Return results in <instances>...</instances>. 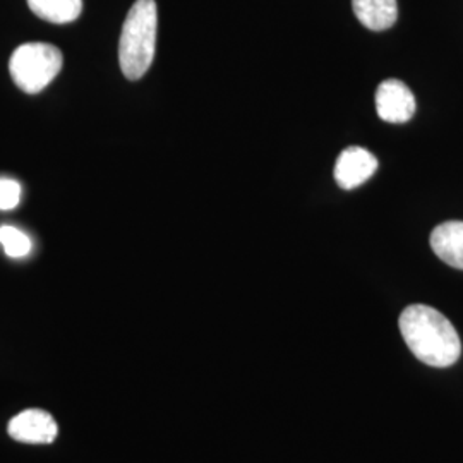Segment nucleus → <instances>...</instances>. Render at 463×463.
Segmentation results:
<instances>
[{
	"instance_id": "obj_1",
	"label": "nucleus",
	"mask_w": 463,
	"mask_h": 463,
	"mask_svg": "<svg viewBox=\"0 0 463 463\" xmlns=\"http://www.w3.org/2000/svg\"><path fill=\"white\" fill-rule=\"evenodd\" d=\"M402 336L415 357L430 367H449L460 359L462 342L447 316L424 304L409 306L398 319Z\"/></svg>"
},
{
	"instance_id": "obj_2",
	"label": "nucleus",
	"mask_w": 463,
	"mask_h": 463,
	"mask_svg": "<svg viewBox=\"0 0 463 463\" xmlns=\"http://www.w3.org/2000/svg\"><path fill=\"white\" fill-rule=\"evenodd\" d=\"M158 13L155 0H136L118 42V62L124 76L131 81L141 80L155 59Z\"/></svg>"
},
{
	"instance_id": "obj_3",
	"label": "nucleus",
	"mask_w": 463,
	"mask_h": 463,
	"mask_svg": "<svg viewBox=\"0 0 463 463\" xmlns=\"http://www.w3.org/2000/svg\"><path fill=\"white\" fill-rule=\"evenodd\" d=\"M62 52L50 43H24L9 61L13 81L24 93H40L62 69Z\"/></svg>"
},
{
	"instance_id": "obj_4",
	"label": "nucleus",
	"mask_w": 463,
	"mask_h": 463,
	"mask_svg": "<svg viewBox=\"0 0 463 463\" xmlns=\"http://www.w3.org/2000/svg\"><path fill=\"white\" fill-rule=\"evenodd\" d=\"M376 112L381 120L405 124L415 114V99L409 86L398 80H386L376 90Z\"/></svg>"
},
{
	"instance_id": "obj_5",
	"label": "nucleus",
	"mask_w": 463,
	"mask_h": 463,
	"mask_svg": "<svg viewBox=\"0 0 463 463\" xmlns=\"http://www.w3.org/2000/svg\"><path fill=\"white\" fill-rule=\"evenodd\" d=\"M7 432L13 439L28 445H49L57 438V422L55 419L40 409L24 411L11 419Z\"/></svg>"
},
{
	"instance_id": "obj_6",
	"label": "nucleus",
	"mask_w": 463,
	"mask_h": 463,
	"mask_svg": "<svg viewBox=\"0 0 463 463\" xmlns=\"http://www.w3.org/2000/svg\"><path fill=\"white\" fill-rule=\"evenodd\" d=\"M378 168L376 156L361 146L344 149L335 165V181L342 189H355L369 181Z\"/></svg>"
},
{
	"instance_id": "obj_7",
	"label": "nucleus",
	"mask_w": 463,
	"mask_h": 463,
	"mask_svg": "<svg viewBox=\"0 0 463 463\" xmlns=\"http://www.w3.org/2000/svg\"><path fill=\"white\" fill-rule=\"evenodd\" d=\"M430 248L447 265L463 269V222H445L430 233Z\"/></svg>"
},
{
	"instance_id": "obj_8",
	"label": "nucleus",
	"mask_w": 463,
	"mask_h": 463,
	"mask_svg": "<svg viewBox=\"0 0 463 463\" xmlns=\"http://www.w3.org/2000/svg\"><path fill=\"white\" fill-rule=\"evenodd\" d=\"M352 9L371 32L390 30L397 23V0H352Z\"/></svg>"
},
{
	"instance_id": "obj_9",
	"label": "nucleus",
	"mask_w": 463,
	"mask_h": 463,
	"mask_svg": "<svg viewBox=\"0 0 463 463\" xmlns=\"http://www.w3.org/2000/svg\"><path fill=\"white\" fill-rule=\"evenodd\" d=\"M34 14L49 23H72L83 13V0H28Z\"/></svg>"
},
{
	"instance_id": "obj_10",
	"label": "nucleus",
	"mask_w": 463,
	"mask_h": 463,
	"mask_svg": "<svg viewBox=\"0 0 463 463\" xmlns=\"http://www.w3.org/2000/svg\"><path fill=\"white\" fill-rule=\"evenodd\" d=\"M0 244L9 258H24L32 250L30 237L11 225L0 227Z\"/></svg>"
},
{
	"instance_id": "obj_11",
	"label": "nucleus",
	"mask_w": 463,
	"mask_h": 463,
	"mask_svg": "<svg viewBox=\"0 0 463 463\" xmlns=\"http://www.w3.org/2000/svg\"><path fill=\"white\" fill-rule=\"evenodd\" d=\"M21 185L13 179H0V210L7 212L19 204Z\"/></svg>"
}]
</instances>
